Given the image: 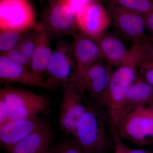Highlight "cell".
<instances>
[{"instance_id": "cell-9", "label": "cell", "mask_w": 153, "mask_h": 153, "mask_svg": "<svg viewBox=\"0 0 153 153\" xmlns=\"http://www.w3.org/2000/svg\"><path fill=\"white\" fill-rule=\"evenodd\" d=\"M109 12L118 33L134 44L151 41L145 34L144 15L111 4Z\"/></svg>"}, {"instance_id": "cell-4", "label": "cell", "mask_w": 153, "mask_h": 153, "mask_svg": "<svg viewBox=\"0 0 153 153\" xmlns=\"http://www.w3.org/2000/svg\"><path fill=\"white\" fill-rule=\"evenodd\" d=\"M0 100L8 107L9 121L36 117L46 112L50 106L49 98L46 94H36L12 85L1 88Z\"/></svg>"}, {"instance_id": "cell-31", "label": "cell", "mask_w": 153, "mask_h": 153, "mask_svg": "<svg viewBox=\"0 0 153 153\" xmlns=\"http://www.w3.org/2000/svg\"><path fill=\"white\" fill-rule=\"evenodd\" d=\"M40 1H43V0H40Z\"/></svg>"}, {"instance_id": "cell-21", "label": "cell", "mask_w": 153, "mask_h": 153, "mask_svg": "<svg viewBox=\"0 0 153 153\" xmlns=\"http://www.w3.org/2000/svg\"><path fill=\"white\" fill-rule=\"evenodd\" d=\"M28 31L25 32L0 31L1 55L6 54L13 49L24 38Z\"/></svg>"}, {"instance_id": "cell-22", "label": "cell", "mask_w": 153, "mask_h": 153, "mask_svg": "<svg viewBox=\"0 0 153 153\" xmlns=\"http://www.w3.org/2000/svg\"><path fill=\"white\" fill-rule=\"evenodd\" d=\"M49 153H85L74 140H65L51 149Z\"/></svg>"}, {"instance_id": "cell-25", "label": "cell", "mask_w": 153, "mask_h": 153, "mask_svg": "<svg viewBox=\"0 0 153 153\" xmlns=\"http://www.w3.org/2000/svg\"><path fill=\"white\" fill-rule=\"evenodd\" d=\"M9 121L8 108L5 102L0 100V127Z\"/></svg>"}, {"instance_id": "cell-20", "label": "cell", "mask_w": 153, "mask_h": 153, "mask_svg": "<svg viewBox=\"0 0 153 153\" xmlns=\"http://www.w3.org/2000/svg\"><path fill=\"white\" fill-rule=\"evenodd\" d=\"M111 4L145 15L153 10V0H111Z\"/></svg>"}, {"instance_id": "cell-11", "label": "cell", "mask_w": 153, "mask_h": 153, "mask_svg": "<svg viewBox=\"0 0 153 153\" xmlns=\"http://www.w3.org/2000/svg\"><path fill=\"white\" fill-rule=\"evenodd\" d=\"M104 60H99L89 67L81 81L89 99L99 105L107 90L112 72L111 67L105 63Z\"/></svg>"}, {"instance_id": "cell-30", "label": "cell", "mask_w": 153, "mask_h": 153, "mask_svg": "<svg viewBox=\"0 0 153 153\" xmlns=\"http://www.w3.org/2000/svg\"><path fill=\"white\" fill-rule=\"evenodd\" d=\"M150 39L151 41L153 43V38H150Z\"/></svg>"}, {"instance_id": "cell-16", "label": "cell", "mask_w": 153, "mask_h": 153, "mask_svg": "<svg viewBox=\"0 0 153 153\" xmlns=\"http://www.w3.org/2000/svg\"><path fill=\"white\" fill-rule=\"evenodd\" d=\"M50 36L40 23L37 27L35 49L30 62V70L45 79V73L53 53Z\"/></svg>"}, {"instance_id": "cell-26", "label": "cell", "mask_w": 153, "mask_h": 153, "mask_svg": "<svg viewBox=\"0 0 153 153\" xmlns=\"http://www.w3.org/2000/svg\"><path fill=\"white\" fill-rule=\"evenodd\" d=\"M119 136V135H118ZM119 140L120 144L121 149L123 153H153L149 151L143 149H135L128 146L126 145H125L122 140L121 139L119 136Z\"/></svg>"}, {"instance_id": "cell-32", "label": "cell", "mask_w": 153, "mask_h": 153, "mask_svg": "<svg viewBox=\"0 0 153 153\" xmlns=\"http://www.w3.org/2000/svg\"></svg>"}, {"instance_id": "cell-3", "label": "cell", "mask_w": 153, "mask_h": 153, "mask_svg": "<svg viewBox=\"0 0 153 153\" xmlns=\"http://www.w3.org/2000/svg\"><path fill=\"white\" fill-rule=\"evenodd\" d=\"M139 63L128 56L124 63L112 71L110 80L100 106L106 110L111 125H114L123 110L129 88L140 76Z\"/></svg>"}, {"instance_id": "cell-6", "label": "cell", "mask_w": 153, "mask_h": 153, "mask_svg": "<svg viewBox=\"0 0 153 153\" xmlns=\"http://www.w3.org/2000/svg\"><path fill=\"white\" fill-rule=\"evenodd\" d=\"M45 79L53 89L79 80L72 45L63 39L57 42L45 73Z\"/></svg>"}, {"instance_id": "cell-18", "label": "cell", "mask_w": 153, "mask_h": 153, "mask_svg": "<svg viewBox=\"0 0 153 153\" xmlns=\"http://www.w3.org/2000/svg\"><path fill=\"white\" fill-rule=\"evenodd\" d=\"M37 27L28 31L13 49L4 54L11 60L30 70V62L36 44Z\"/></svg>"}, {"instance_id": "cell-24", "label": "cell", "mask_w": 153, "mask_h": 153, "mask_svg": "<svg viewBox=\"0 0 153 153\" xmlns=\"http://www.w3.org/2000/svg\"><path fill=\"white\" fill-rule=\"evenodd\" d=\"M62 3L71 13L76 15L86 5L91 3L97 2L102 0H61Z\"/></svg>"}, {"instance_id": "cell-1", "label": "cell", "mask_w": 153, "mask_h": 153, "mask_svg": "<svg viewBox=\"0 0 153 153\" xmlns=\"http://www.w3.org/2000/svg\"><path fill=\"white\" fill-rule=\"evenodd\" d=\"M108 123H111L106 110L90 100L72 134L73 140L85 153H107Z\"/></svg>"}, {"instance_id": "cell-27", "label": "cell", "mask_w": 153, "mask_h": 153, "mask_svg": "<svg viewBox=\"0 0 153 153\" xmlns=\"http://www.w3.org/2000/svg\"><path fill=\"white\" fill-rule=\"evenodd\" d=\"M146 30L150 35V38H153V10L144 15Z\"/></svg>"}, {"instance_id": "cell-23", "label": "cell", "mask_w": 153, "mask_h": 153, "mask_svg": "<svg viewBox=\"0 0 153 153\" xmlns=\"http://www.w3.org/2000/svg\"><path fill=\"white\" fill-rule=\"evenodd\" d=\"M140 76L153 86V63L144 57L138 65Z\"/></svg>"}, {"instance_id": "cell-13", "label": "cell", "mask_w": 153, "mask_h": 153, "mask_svg": "<svg viewBox=\"0 0 153 153\" xmlns=\"http://www.w3.org/2000/svg\"><path fill=\"white\" fill-rule=\"evenodd\" d=\"M1 83H19L26 85L52 90L46 79L33 73L25 66L14 62L4 55L0 56Z\"/></svg>"}, {"instance_id": "cell-5", "label": "cell", "mask_w": 153, "mask_h": 153, "mask_svg": "<svg viewBox=\"0 0 153 153\" xmlns=\"http://www.w3.org/2000/svg\"><path fill=\"white\" fill-rule=\"evenodd\" d=\"M63 100L60 105L59 123L60 128L72 135L78 122L87 109L89 98L79 80L62 86Z\"/></svg>"}, {"instance_id": "cell-12", "label": "cell", "mask_w": 153, "mask_h": 153, "mask_svg": "<svg viewBox=\"0 0 153 153\" xmlns=\"http://www.w3.org/2000/svg\"><path fill=\"white\" fill-rule=\"evenodd\" d=\"M72 48L77 77L81 83L82 77L88 68L104 59L96 39L82 33L74 35Z\"/></svg>"}, {"instance_id": "cell-2", "label": "cell", "mask_w": 153, "mask_h": 153, "mask_svg": "<svg viewBox=\"0 0 153 153\" xmlns=\"http://www.w3.org/2000/svg\"><path fill=\"white\" fill-rule=\"evenodd\" d=\"M121 139L140 147L153 141V101L125 108L111 126Z\"/></svg>"}, {"instance_id": "cell-29", "label": "cell", "mask_w": 153, "mask_h": 153, "mask_svg": "<svg viewBox=\"0 0 153 153\" xmlns=\"http://www.w3.org/2000/svg\"><path fill=\"white\" fill-rule=\"evenodd\" d=\"M145 57L153 63V45L152 42L148 45Z\"/></svg>"}, {"instance_id": "cell-10", "label": "cell", "mask_w": 153, "mask_h": 153, "mask_svg": "<svg viewBox=\"0 0 153 153\" xmlns=\"http://www.w3.org/2000/svg\"><path fill=\"white\" fill-rule=\"evenodd\" d=\"M75 17L79 33L94 39L105 33L111 19L110 14L100 2L86 5Z\"/></svg>"}, {"instance_id": "cell-28", "label": "cell", "mask_w": 153, "mask_h": 153, "mask_svg": "<svg viewBox=\"0 0 153 153\" xmlns=\"http://www.w3.org/2000/svg\"><path fill=\"white\" fill-rule=\"evenodd\" d=\"M112 131L115 138V140L114 148V153H123L121 149L120 144L119 140L118 135L114 129H113Z\"/></svg>"}, {"instance_id": "cell-17", "label": "cell", "mask_w": 153, "mask_h": 153, "mask_svg": "<svg viewBox=\"0 0 153 153\" xmlns=\"http://www.w3.org/2000/svg\"><path fill=\"white\" fill-rule=\"evenodd\" d=\"M95 39L103 59L111 67L120 66L125 61L129 49L117 36L105 32Z\"/></svg>"}, {"instance_id": "cell-7", "label": "cell", "mask_w": 153, "mask_h": 153, "mask_svg": "<svg viewBox=\"0 0 153 153\" xmlns=\"http://www.w3.org/2000/svg\"><path fill=\"white\" fill-rule=\"evenodd\" d=\"M38 25L28 0H0V31L25 32Z\"/></svg>"}, {"instance_id": "cell-19", "label": "cell", "mask_w": 153, "mask_h": 153, "mask_svg": "<svg viewBox=\"0 0 153 153\" xmlns=\"http://www.w3.org/2000/svg\"><path fill=\"white\" fill-rule=\"evenodd\" d=\"M152 101H153V86L148 83L140 75L128 91L123 109L131 105Z\"/></svg>"}, {"instance_id": "cell-15", "label": "cell", "mask_w": 153, "mask_h": 153, "mask_svg": "<svg viewBox=\"0 0 153 153\" xmlns=\"http://www.w3.org/2000/svg\"><path fill=\"white\" fill-rule=\"evenodd\" d=\"M52 139V130L46 123L7 151L8 153H49Z\"/></svg>"}, {"instance_id": "cell-8", "label": "cell", "mask_w": 153, "mask_h": 153, "mask_svg": "<svg viewBox=\"0 0 153 153\" xmlns=\"http://www.w3.org/2000/svg\"><path fill=\"white\" fill-rule=\"evenodd\" d=\"M48 7L39 23L51 39L60 40L76 33L75 15L64 5L61 0H47Z\"/></svg>"}, {"instance_id": "cell-14", "label": "cell", "mask_w": 153, "mask_h": 153, "mask_svg": "<svg viewBox=\"0 0 153 153\" xmlns=\"http://www.w3.org/2000/svg\"><path fill=\"white\" fill-rule=\"evenodd\" d=\"M47 123L38 116L10 121L0 127V145L6 150Z\"/></svg>"}]
</instances>
